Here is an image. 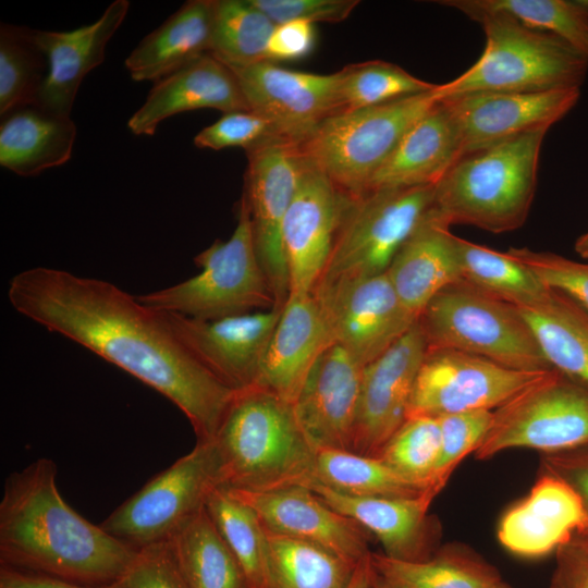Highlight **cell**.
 Instances as JSON below:
<instances>
[{"mask_svg": "<svg viewBox=\"0 0 588 588\" xmlns=\"http://www.w3.org/2000/svg\"><path fill=\"white\" fill-rule=\"evenodd\" d=\"M462 156L457 123L441 99L409 127L367 191L436 185Z\"/></svg>", "mask_w": 588, "mask_h": 588, "instance_id": "27", "label": "cell"}, {"mask_svg": "<svg viewBox=\"0 0 588 588\" xmlns=\"http://www.w3.org/2000/svg\"><path fill=\"white\" fill-rule=\"evenodd\" d=\"M315 24L290 21L277 24L267 46L268 61H296L308 57L315 49Z\"/></svg>", "mask_w": 588, "mask_h": 588, "instance_id": "48", "label": "cell"}, {"mask_svg": "<svg viewBox=\"0 0 588 588\" xmlns=\"http://www.w3.org/2000/svg\"><path fill=\"white\" fill-rule=\"evenodd\" d=\"M441 429V450L430 479L437 495L460 463L475 453L486 438L493 420V411L478 409L438 417Z\"/></svg>", "mask_w": 588, "mask_h": 588, "instance_id": "43", "label": "cell"}, {"mask_svg": "<svg viewBox=\"0 0 588 588\" xmlns=\"http://www.w3.org/2000/svg\"><path fill=\"white\" fill-rule=\"evenodd\" d=\"M275 25L290 21L339 23L346 20L356 0H252Z\"/></svg>", "mask_w": 588, "mask_h": 588, "instance_id": "47", "label": "cell"}, {"mask_svg": "<svg viewBox=\"0 0 588 588\" xmlns=\"http://www.w3.org/2000/svg\"><path fill=\"white\" fill-rule=\"evenodd\" d=\"M517 308L550 366L588 387V311L552 289L539 303Z\"/></svg>", "mask_w": 588, "mask_h": 588, "instance_id": "31", "label": "cell"}, {"mask_svg": "<svg viewBox=\"0 0 588 588\" xmlns=\"http://www.w3.org/2000/svg\"><path fill=\"white\" fill-rule=\"evenodd\" d=\"M57 474L52 460L38 458L7 478L1 566L83 585L115 583L138 551L74 511L59 492Z\"/></svg>", "mask_w": 588, "mask_h": 588, "instance_id": "2", "label": "cell"}, {"mask_svg": "<svg viewBox=\"0 0 588 588\" xmlns=\"http://www.w3.org/2000/svg\"><path fill=\"white\" fill-rule=\"evenodd\" d=\"M440 450L441 429L438 417H408L376 457L381 458L406 478L427 486L432 493L430 479Z\"/></svg>", "mask_w": 588, "mask_h": 588, "instance_id": "42", "label": "cell"}, {"mask_svg": "<svg viewBox=\"0 0 588 588\" xmlns=\"http://www.w3.org/2000/svg\"><path fill=\"white\" fill-rule=\"evenodd\" d=\"M164 542L188 588H249L241 565L206 507Z\"/></svg>", "mask_w": 588, "mask_h": 588, "instance_id": "32", "label": "cell"}, {"mask_svg": "<svg viewBox=\"0 0 588 588\" xmlns=\"http://www.w3.org/2000/svg\"><path fill=\"white\" fill-rule=\"evenodd\" d=\"M347 199L348 195L306 159L282 229L289 297L308 295L319 282Z\"/></svg>", "mask_w": 588, "mask_h": 588, "instance_id": "17", "label": "cell"}, {"mask_svg": "<svg viewBox=\"0 0 588 588\" xmlns=\"http://www.w3.org/2000/svg\"><path fill=\"white\" fill-rule=\"evenodd\" d=\"M75 137L71 118L36 106L19 108L2 117L0 164L21 176L37 175L68 162Z\"/></svg>", "mask_w": 588, "mask_h": 588, "instance_id": "30", "label": "cell"}, {"mask_svg": "<svg viewBox=\"0 0 588 588\" xmlns=\"http://www.w3.org/2000/svg\"><path fill=\"white\" fill-rule=\"evenodd\" d=\"M461 280L516 307L539 303L550 292L507 252L500 253L454 235Z\"/></svg>", "mask_w": 588, "mask_h": 588, "instance_id": "35", "label": "cell"}, {"mask_svg": "<svg viewBox=\"0 0 588 588\" xmlns=\"http://www.w3.org/2000/svg\"><path fill=\"white\" fill-rule=\"evenodd\" d=\"M213 0L185 2L125 60L132 79L157 82L210 53Z\"/></svg>", "mask_w": 588, "mask_h": 588, "instance_id": "29", "label": "cell"}, {"mask_svg": "<svg viewBox=\"0 0 588 588\" xmlns=\"http://www.w3.org/2000/svg\"><path fill=\"white\" fill-rule=\"evenodd\" d=\"M439 3L462 13L505 12L528 27L558 36L588 59V20L574 0H445Z\"/></svg>", "mask_w": 588, "mask_h": 588, "instance_id": "40", "label": "cell"}, {"mask_svg": "<svg viewBox=\"0 0 588 588\" xmlns=\"http://www.w3.org/2000/svg\"><path fill=\"white\" fill-rule=\"evenodd\" d=\"M376 573L392 588H493L501 578L491 565L469 552L443 549L424 561L370 554Z\"/></svg>", "mask_w": 588, "mask_h": 588, "instance_id": "34", "label": "cell"}, {"mask_svg": "<svg viewBox=\"0 0 588 588\" xmlns=\"http://www.w3.org/2000/svg\"><path fill=\"white\" fill-rule=\"evenodd\" d=\"M493 588H511L506 584H504L502 580L498 583Z\"/></svg>", "mask_w": 588, "mask_h": 588, "instance_id": "56", "label": "cell"}, {"mask_svg": "<svg viewBox=\"0 0 588 588\" xmlns=\"http://www.w3.org/2000/svg\"><path fill=\"white\" fill-rule=\"evenodd\" d=\"M546 468L566 480L581 497L588 511V445L549 455Z\"/></svg>", "mask_w": 588, "mask_h": 588, "instance_id": "50", "label": "cell"}, {"mask_svg": "<svg viewBox=\"0 0 588 588\" xmlns=\"http://www.w3.org/2000/svg\"><path fill=\"white\" fill-rule=\"evenodd\" d=\"M281 311L274 307L211 320L170 311L158 314L194 358L225 385L241 391L256 384Z\"/></svg>", "mask_w": 588, "mask_h": 588, "instance_id": "16", "label": "cell"}, {"mask_svg": "<svg viewBox=\"0 0 588 588\" xmlns=\"http://www.w3.org/2000/svg\"><path fill=\"white\" fill-rule=\"evenodd\" d=\"M555 553L551 588H588V534L576 535Z\"/></svg>", "mask_w": 588, "mask_h": 588, "instance_id": "49", "label": "cell"}, {"mask_svg": "<svg viewBox=\"0 0 588 588\" xmlns=\"http://www.w3.org/2000/svg\"><path fill=\"white\" fill-rule=\"evenodd\" d=\"M245 195L260 266L275 299L283 308L290 293L282 229L297 191L306 158L299 146L274 139L247 152Z\"/></svg>", "mask_w": 588, "mask_h": 588, "instance_id": "14", "label": "cell"}, {"mask_svg": "<svg viewBox=\"0 0 588 588\" xmlns=\"http://www.w3.org/2000/svg\"><path fill=\"white\" fill-rule=\"evenodd\" d=\"M128 7L127 0H115L96 22L72 30L30 29L48 66L36 107L70 118L81 83L102 63L107 44L124 21Z\"/></svg>", "mask_w": 588, "mask_h": 588, "instance_id": "23", "label": "cell"}, {"mask_svg": "<svg viewBox=\"0 0 588 588\" xmlns=\"http://www.w3.org/2000/svg\"><path fill=\"white\" fill-rule=\"evenodd\" d=\"M575 4L584 16L588 20V0H574Z\"/></svg>", "mask_w": 588, "mask_h": 588, "instance_id": "55", "label": "cell"}, {"mask_svg": "<svg viewBox=\"0 0 588 588\" xmlns=\"http://www.w3.org/2000/svg\"><path fill=\"white\" fill-rule=\"evenodd\" d=\"M118 588H188L166 542L138 550Z\"/></svg>", "mask_w": 588, "mask_h": 588, "instance_id": "46", "label": "cell"}, {"mask_svg": "<svg viewBox=\"0 0 588 588\" xmlns=\"http://www.w3.org/2000/svg\"><path fill=\"white\" fill-rule=\"evenodd\" d=\"M228 490L250 506L271 532L320 546L354 564L371 552L368 532L307 486L266 492Z\"/></svg>", "mask_w": 588, "mask_h": 588, "instance_id": "20", "label": "cell"}, {"mask_svg": "<svg viewBox=\"0 0 588 588\" xmlns=\"http://www.w3.org/2000/svg\"><path fill=\"white\" fill-rule=\"evenodd\" d=\"M47 60L30 35V28L1 23L0 114L36 106L47 75Z\"/></svg>", "mask_w": 588, "mask_h": 588, "instance_id": "39", "label": "cell"}, {"mask_svg": "<svg viewBox=\"0 0 588 588\" xmlns=\"http://www.w3.org/2000/svg\"><path fill=\"white\" fill-rule=\"evenodd\" d=\"M433 207L434 185L377 188L348 196L319 282L385 273Z\"/></svg>", "mask_w": 588, "mask_h": 588, "instance_id": "9", "label": "cell"}, {"mask_svg": "<svg viewBox=\"0 0 588 588\" xmlns=\"http://www.w3.org/2000/svg\"><path fill=\"white\" fill-rule=\"evenodd\" d=\"M588 532V511L578 492L546 468L528 494L498 525V539L511 553L541 558Z\"/></svg>", "mask_w": 588, "mask_h": 588, "instance_id": "22", "label": "cell"}, {"mask_svg": "<svg viewBox=\"0 0 588 588\" xmlns=\"http://www.w3.org/2000/svg\"><path fill=\"white\" fill-rule=\"evenodd\" d=\"M311 481L351 497L416 498L430 493L436 498L427 486L406 478L381 458L341 449H316Z\"/></svg>", "mask_w": 588, "mask_h": 588, "instance_id": "33", "label": "cell"}, {"mask_svg": "<svg viewBox=\"0 0 588 588\" xmlns=\"http://www.w3.org/2000/svg\"><path fill=\"white\" fill-rule=\"evenodd\" d=\"M450 228L433 207L385 272L404 307L417 317L437 293L461 281Z\"/></svg>", "mask_w": 588, "mask_h": 588, "instance_id": "28", "label": "cell"}, {"mask_svg": "<svg viewBox=\"0 0 588 588\" xmlns=\"http://www.w3.org/2000/svg\"><path fill=\"white\" fill-rule=\"evenodd\" d=\"M278 138L269 120L247 110L223 113L195 135L194 144L198 148L213 150L240 147L248 152Z\"/></svg>", "mask_w": 588, "mask_h": 588, "instance_id": "44", "label": "cell"}, {"mask_svg": "<svg viewBox=\"0 0 588 588\" xmlns=\"http://www.w3.org/2000/svg\"><path fill=\"white\" fill-rule=\"evenodd\" d=\"M317 301L332 343L366 366L417 321L396 295L387 273L319 282Z\"/></svg>", "mask_w": 588, "mask_h": 588, "instance_id": "12", "label": "cell"}, {"mask_svg": "<svg viewBox=\"0 0 588 588\" xmlns=\"http://www.w3.org/2000/svg\"><path fill=\"white\" fill-rule=\"evenodd\" d=\"M200 272L174 285L136 295L145 306L195 319L211 320L267 310L275 299L260 266L247 199L226 241L217 240L194 258Z\"/></svg>", "mask_w": 588, "mask_h": 588, "instance_id": "7", "label": "cell"}, {"mask_svg": "<svg viewBox=\"0 0 588 588\" xmlns=\"http://www.w3.org/2000/svg\"><path fill=\"white\" fill-rule=\"evenodd\" d=\"M326 504L356 522L381 543L387 556L424 561L434 554L436 527L428 515L430 493L416 498L351 497L311 481L307 485Z\"/></svg>", "mask_w": 588, "mask_h": 588, "instance_id": "24", "label": "cell"}, {"mask_svg": "<svg viewBox=\"0 0 588 588\" xmlns=\"http://www.w3.org/2000/svg\"><path fill=\"white\" fill-rule=\"evenodd\" d=\"M269 588H348L355 567L310 542L267 529Z\"/></svg>", "mask_w": 588, "mask_h": 588, "instance_id": "36", "label": "cell"}, {"mask_svg": "<svg viewBox=\"0 0 588 588\" xmlns=\"http://www.w3.org/2000/svg\"><path fill=\"white\" fill-rule=\"evenodd\" d=\"M331 343L314 295L289 297L266 348L255 385L293 404L317 358Z\"/></svg>", "mask_w": 588, "mask_h": 588, "instance_id": "26", "label": "cell"}, {"mask_svg": "<svg viewBox=\"0 0 588 588\" xmlns=\"http://www.w3.org/2000/svg\"><path fill=\"white\" fill-rule=\"evenodd\" d=\"M427 345L418 321L363 369L351 450L377 456L406 420L415 379Z\"/></svg>", "mask_w": 588, "mask_h": 588, "instance_id": "18", "label": "cell"}, {"mask_svg": "<svg viewBox=\"0 0 588 588\" xmlns=\"http://www.w3.org/2000/svg\"><path fill=\"white\" fill-rule=\"evenodd\" d=\"M229 68L249 109L269 120L278 136L292 144L299 146L323 121L342 111L340 71L302 72L272 61Z\"/></svg>", "mask_w": 588, "mask_h": 588, "instance_id": "15", "label": "cell"}, {"mask_svg": "<svg viewBox=\"0 0 588 588\" xmlns=\"http://www.w3.org/2000/svg\"><path fill=\"white\" fill-rule=\"evenodd\" d=\"M580 88L540 93H471L443 98L455 119L463 156L536 131H548L577 103Z\"/></svg>", "mask_w": 588, "mask_h": 588, "instance_id": "19", "label": "cell"}, {"mask_svg": "<svg viewBox=\"0 0 588 588\" xmlns=\"http://www.w3.org/2000/svg\"><path fill=\"white\" fill-rule=\"evenodd\" d=\"M0 588H118L117 585L91 586L1 566Z\"/></svg>", "mask_w": 588, "mask_h": 588, "instance_id": "51", "label": "cell"}, {"mask_svg": "<svg viewBox=\"0 0 588 588\" xmlns=\"http://www.w3.org/2000/svg\"><path fill=\"white\" fill-rule=\"evenodd\" d=\"M217 487H221V462L216 443L197 440L189 453L154 476L100 526L137 551L164 542L205 507Z\"/></svg>", "mask_w": 588, "mask_h": 588, "instance_id": "11", "label": "cell"}, {"mask_svg": "<svg viewBox=\"0 0 588 588\" xmlns=\"http://www.w3.org/2000/svg\"><path fill=\"white\" fill-rule=\"evenodd\" d=\"M370 554L371 552L357 563L348 588L371 587L375 571L371 564Z\"/></svg>", "mask_w": 588, "mask_h": 588, "instance_id": "52", "label": "cell"}, {"mask_svg": "<svg viewBox=\"0 0 588 588\" xmlns=\"http://www.w3.org/2000/svg\"><path fill=\"white\" fill-rule=\"evenodd\" d=\"M212 440L223 488L266 492L314 479L316 449L293 404L260 387L236 392Z\"/></svg>", "mask_w": 588, "mask_h": 588, "instance_id": "3", "label": "cell"}, {"mask_svg": "<svg viewBox=\"0 0 588 588\" xmlns=\"http://www.w3.org/2000/svg\"><path fill=\"white\" fill-rule=\"evenodd\" d=\"M574 249L580 257L588 258V231L576 240Z\"/></svg>", "mask_w": 588, "mask_h": 588, "instance_id": "53", "label": "cell"}, {"mask_svg": "<svg viewBox=\"0 0 588 588\" xmlns=\"http://www.w3.org/2000/svg\"><path fill=\"white\" fill-rule=\"evenodd\" d=\"M363 369L336 343L317 358L293 403L297 421L315 449L351 450Z\"/></svg>", "mask_w": 588, "mask_h": 588, "instance_id": "21", "label": "cell"}, {"mask_svg": "<svg viewBox=\"0 0 588 588\" xmlns=\"http://www.w3.org/2000/svg\"><path fill=\"white\" fill-rule=\"evenodd\" d=\"M441 99L438 84L426 93L335 113L299 149L342 192L360 196L409 127Z\"/></svg>", "mask_w": 588, "mask_h": 588, "instance_id": "8", "label": "cell"}, {"mask_svg": "<svg viewBox=\"0 0 588 588\" xmlns=\"http://www.w3.org/2000/svg\"><path fill=\"white\" fill-rule=\"evenodd\" d=\"M486 45L478 60L449 83L443 98L471 93H540L580 88L588 59L558 36L526 26L502 11H467Z\"/></svg>", "mask_w": 588, "mask_h": 588, "instance_id": "5", "label": "cell"}, {"mask_svg": "<svg viewBox=\"0 0 588 588\" xmlns=\"http://www.w3.org/2000/svg\"><path fill=\"white\" fill-rule=\"evenodd\" d=\"M205 507L241 565L249 588H269L266 531L255 511L223 487L210 492Z\"/></svg>", "mask_w": 588, "mask_h": 588, "instance_id": "37", "label": "cell"}, {"mask_svg": "<svg viewBox=\"0 0 588 588\" xmlns=\"http://www.w3.org/2000/svg\"><path fill=\"white\" fill-rule=\"evenodd\" d=\"M340 72L342 111L379 106L426 93L438 86V84L412 75L396 64L382 60L351 64Z\"/></svg>", "mask_w": 588, "mask_h": 588, "instance_id": "41", "label": "cell"}, {"mask_svg": "<svg viewBox=\"0 0 588 588\" xmlns=\"http://www.w3.org/2000/svg\"><path fill=\"white\" fill-rule=\"evenodd\" d=\"M507 253L526 265L547 287L567 295L588 311V264L526 247H511Z\"/></svg>", "mask_w": 588, "mask_h": 588, "instance_id": "45", "label": "cell"}, {"mask_svg": "<svg viewBox=\"0 0 588 588\" xmlns=\"http://www.w3.org/2000/svg\"><path fill=\"white\" fill-rule=\"evenodd\" d=\"M370 588H392V587L388 583H385L375 571Z\"/></svg>", "mask_w": 588, "mask_h": 588, "instance_id": "54", "label": "cell"}, {"mask_svg": "<svg viewBox=\"0 0 588 588\" xmlns=\"http://www.w3.org/2000/svg\"><path fill=\"white\" fill-rule=\"evenodd\" d=\"M417 321L427 350L462 351L522 371L552 369L516 306L462 280L437 293Z\"/></svg>", "mask_w": 588, "mask_h": 588, "instance_id": "6", "label": "cell"}, {"mask_svg": "<svg viewBox=\"0 0 588 588\" xmlns=\"http://www.w3.org/2000/svg\"><path fill=\"white\" fill-rule=\"evenodd\" d=\"M199 109L250 110L233 72L210 53L155 82L127 126L135 135L151 136L167 118Z\"/></svg>", "mask_w": 588, "mask_h": 588, "instance_id": "25", "label": "cell"}, {"mask_svg": "<svg viewBox=\"0 0 588 588\" xmlns=\"http://www.w3.org/2000/svg\"><path fill=\"white\" fill-rule=\"evenodd\" d=\"M588 445V387L552 368L493 411L478 460L516 448L551 454Z\"/></svg>", "mask_w": 588, "mask_h": 588, "instance_id": "10", "label": "cell"}, {"mask_svg": "<svg viewBox=\"0 0 588 588\" xmlns=\"http://www.w3.org/2000/svg\"><path fill=\"white\" fill-rule=\"evenodd\" d=\"M275 24L252 0H216L210 54L226 66L268 61Z\"/></svg>", "mask_w": 588, "mask_h": 588, "instance_id": "38", "label": "cell"}, {"mask_svg": "<svg viewBox=\"0 0 588 588\" xmlns=\"http://www.w3.org/2000/svg\"><path fill=\"white\" fill-rule=\"evenodd\" d=\"M548 131L522 134L462 156L434 185V209L451 226L500 234L519 229L535 197Z\"/></svg>", "mask_w": 588, "mask_h": 588, "instance_id": "4", "label": "cell"}, {"mask_svg": "<svg viewBox=\"0 0 588 588\" xmlns=\"http://www.w3.org/2000/svg\"><path fill=\"white\" fill-rule=\"evenodd\" d=\"M547 371L515 370L456 350H427L406 418L497 409Z\"/></svg>", "mask_w": 588, "mask_h": 588, "instance_id": "13", "label": "cell"}, {"mask_svg": "<svg viewBox=\"0 0 588 588\" xmlns=\"http://www.w3.org/2000/svg\"><path fill=\"white\" fill-rule=\"evenodd\" d=\"M15 311L94 352L151 387L189 420L197 440H212L237 391L207 370L158 311L115 284L52 267L13 275Z\"/></svg>", "mask_w": 588, "mask_h": 588, "instance_id": "1", "label": "cell"}]
</instances>
